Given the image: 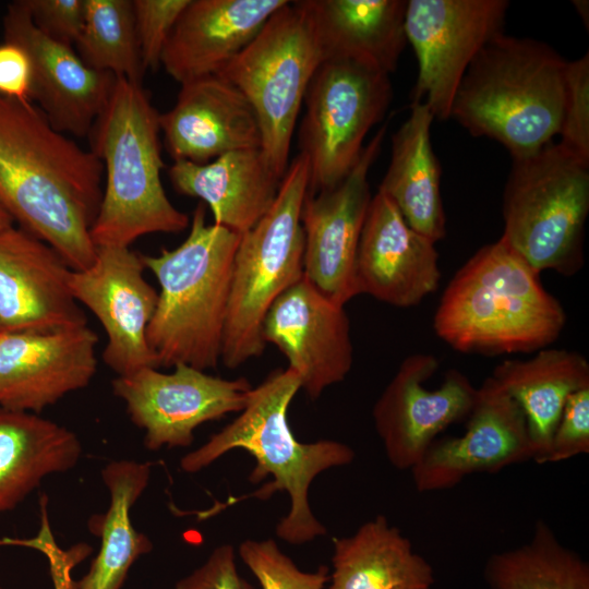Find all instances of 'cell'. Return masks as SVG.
<instances>
[{
  "label": "cell",
  "instance_id": "6da1fadb",
  "mask_svg": "<svg viewBox=\"0 0 589 589\" xmlns=\"http://www.w3.org/2000/svg\"><path fill=\"white\" fill-rule=\"evenodd\" d=\"M103 178L97 156L57 131L32 101L0 96V204L74 271L96 256L91 226Z\"/></svg>",
  "mask_w": 589,
  "mask_h": 589
},
{
  "label": "cell",
  "instance_id": "7a4b0ae2",
  "mask_svg": "<svg viewBox=\"0 0 589 589\" xmlns=\"http://www.w3.org/2000/svg\"><path fill=\"white\" fill-rule=\"evenodd\" d=\"M300 388V377L292 370H274L252 388L238 418L180 460L182 471L195 473L232 449L247 450L255 460L249 481L272 478L250 496L268 498L284 491L290 497L289 512L276 526L277 537L290 544H303L326 533L311 510L310 485L320 473L349 465L356 456L349 445L338 441L301 443L296 438L288 409Z\"/></svg>",
  "mask_w": 589,
  "mask_h": 589
},
{
  "label": "cell",
  "instance_id": "3957f363",
  "mask_svg": "<svg viewBox=\"0 0 589 589\" xmlns=\"http://www.w3.org/2000/svg\"><path fill=\"white\" fill-rule=\"evenodd\" d=\"M536 272L503 239L479 249L453 276L433 328L453 349L501 354L546 348L566 314Z\"/></svg>",
  "mask_w": 589,
  "mask_h": 589
},
{
  "label": "cell",
  "instance_id": "277c9868",
  "mask_svg": "<svg viewBox=\"0 0 589 589\" xmlns=\"http://www.w3.org/2000/svg\"><path fill=\"white\" fill-rule=\"evenodd\" d=\"M566 62L543 41L502 32L468 67L449 118L500 142L513 159L531 156L558 134Z\"/></svg>",
  "mask_w": 589,
  "mask_h": 589
},
{
  "label": "cell",
  "instance_id": "5b68a950",
  "mask_svg": "<svg viewBox=\"0 0 589 589\" xmlns=\"http://www.w3.org/2000/svg\"><path fill=\"white\" fill-rule=\"evenodd\" d=\"M240 237L208 225L206 206L200 203L179 247L142 255L160 288L146 332L159 368L187 364L205 371L218 365Z\"/></svg>",
  "mask_w": 589,
  "mask_h": 589
},
{
  "label": "cell",
  "instance_id": "8992f818",
  "mask_svg": "<svg viewBox=\"0 0 589 589\" xmlns=\"http://www.w3.org/2000/svg\"><path fill=\"white\" fill-rule=\"evenodd\" d=\"M159 113L141 83L117 77L89 134L105 185L91 238L97 247H130L142 236L178 233L189 216L169 201L160 172Z\"/></svg>",
  "mask_w": 589,
  "mask_h": 589
},
{
  "label": "cell",
  "instance_id": "52a82bcc",
  "mask_svg": "<svg viewBox=\"0 0 589 589\" xmlns=\"http://www.w3.org/2000/svg\"><path fill=\"white\" fill-rule=\"evenodd\" d=\"M309 180L308 156L299 153L288 165L269 211L240 237L220 357L229 369L262 356L268 309L303 276L301 208Z\"/></svg>",
  "mask_w": 589,
  "mask_h": 589
},
{
  "label": "cell",
  "instance_id": "ba28073f",
  "mask_svg": "<svg viewBox=\"0 0 589 589\" xmlns=\"http://www.w3.org/2000/svg\"><path fill=\"white\" fill-rule=\"evenodd\" d=\"M588 213L589 163L553 142L513 159L501 239L536 272L569 277L581 269Z\"/></svg>",
  "mask_w": 589,
  "mask_h": 589
},
{
  "label": "cell",
  "instance_id": "9c48e42d",
  "mask_svg": "<svg viewBox=\"0 0 589 589\" xmlns=\"http://www.w3.org/2000/svg\"><path fill=\"white\" fill-rule=\"evenodd\" d=\"M323 62L305 0L288 1L254 39L217 74L252 106L261 130V149L283 179L296 122L308 86Z\"/></svg>",
  "mask_w": 589,
  "mask_h": 589
},
{
  "label": "cell",
  "instance_id": "30bf717a",
  "mask_svg": "<svg viewBox=\"0 0 589 589\" xmlns=\"http://www.w3.org/2000/svg\"><path fill=\"white\" fill-rule=\"evenodd\" d=\"M392 97L389 74L372 65L353 60L320 64L304 95L298 133L310 165L308 193L332 189L347 177Z\"/></svg>",
  "mask_w": 589,
  "mask_h": 589
},
{
  "label": "cell",
  "instance_id": "8fae6325",
  "mask_svg": "<svg viewBox=\"0 0 589 589\" xmlns=\"http://www.w3.org/2000/svg\"><path fill=\"white\" fill-rule=\"evenodd\" d=\"M507 0H409L405 34L418 76L411 104L424 103L447 120L458 86L474 57L503 32Z\"/></svg>",
  "mask_w": 589,
  "mask_h": 589
},
{
  "label": "cell",
  "instance_id": "7c38bea8",
  "mask_svg": "<svg viewBox=\"0 0 589 589\" xmlns=\"http://www.w3.org/2000/svg\"><path fill=\"white\" fill-rule=\"evenodd\" d=\"M163 373L145 368L112 381L131 421L144 430V446L188 447L201 424L241 412L252 390L245 377L226 380L187 364Z\"/></svg>",
  "mask_w": 589,
  "mask_h": 589
},
{
  "label": "cell",
  "instance_id": "4fadbf2b",
  "mask_svg": "<svg viewBox=\"0 0 589 589\" xmlns=\"http://www.w3.org/2000/svg\"><path fill=\"white\" fill-rule=\"evenodd\" d=\"M438 366L432 353L406 357L374 404L375 430L388 461L399 470H411L440 433L469 416L477 400L478 387L454 369L437 388H426Z\"/></svg>",
  "mask_w": 589,
  "mask_h": 589
},
{
  "label": "cell",
  "instance_id": "5bb4252c",
  "mask_svg": "<svg viewBox=\"0 0 589 589\" xmlns=\"http://www.w3.org/2000/svg\"><path fill=\"white\" fill-rule=\"evenodd\" d=\"M142 255L130 247H97L93 263L72 269L69 287L77 303L101 324L107 342L103 360L118 376L158 369L146 332L158 292L144 277Z\"/></svg>",
  "mask_w": 589,
  "mask_h": 589
},
{
  "label": "cell",
  "instance_id": "9a60e30c",
  "mask_svg": "<svg viewBox=\"0 0 589 589\" xmlns=\"http://www.w3.org/2000/svg\"><path fill=\"white\" fill-rule=\"evenodd\" d=\"M385 123L336 187L306 192L301 208L303 276L327 299L344 305L358 296L356 255L372 195L368 175L386 135Z\"/></svg>",
  "mask_w": 589,
  "mask_h": 589
},
{
  "label": "cell",
  "instance_id": "2e32d148",
  "mask_svg": "<svg viewBox=\"0 0 589 589\" xmlns=\"http://www.w3.org/2000/svg\"><path fill=\"white\" fill-rule=\"evenodd\" d=\"M467 418L464 434L435 440L410 470L418 492L448 490L471 474L533 459L521 408L491 376Z\"/></svg>",
  "mask_w": 589,
  "mask_h": 589
},
{
  "label": "cell",
  "instance_id": "e0dca14e",
  "mask_svg": "<svg viewBox=\"0 0 589 589\" xmlns=\"http://www.w3.org/2000/svg\"><path fill=\"white\" fill-rule=\"evenodd\" d=\"M265 342L286 357L311 399L345 380L353 349L344 305L324 297L304 276L285 290L263 322Z\"/></svg>",
  "mask_w": 589,
  "mask_h": 589
},
{
  "label": "cell",
  "instance_id": "ac0fdd59",
  "mask_svg": "<svg viewBox=\"0 0 589 589\" xmlns=\"http://www.w3.org/2000/svg\"><path fill=\"white\" fill-rule=\"evenodd\" d=\"M97 342L87 324L0 332V407L39 413L86 387L97 369Z\"/></svg>",
  "mask_w": 589,
  "mask_h": 589
},
{
  "label": "cell",
  "instance_id": "d6986e66",
  "mask_svg": "<svg viewBox=\"0 0 589 589\" xmlns=\"http://www.w3.org/2000/svg\"><path fill=\"white\" fill-rule=\"evenodd\" d=\"M2 25L4 41L21 46L29 57L32 99L49 123L63 134L88 136L117 76L89 68L73 46L41 33L22 0L8 5Z\"/></svg>",
  "mask_w": 589,
  "mask_h": 589
},
{
  "label": "cell",
  "instance_id": "ffe728a7",
  "mask_svg": "<svg viewBox=\"0 0 589 589\" xmlns=\"http://www.w3.org/2000/svg\"><path fill=\"white\" fill-rule=\"evenodd\" d=\"M71 271L56 250L23 228L0 231V332L87 324L69 287Z\"/></svg>",
  "mask_w": 589,
  "mask_h": 589
},
{
  "label": "cell",
  "instance_id": "44dd1931",
  "mask_svg": "<svg viewBox=\"0 0 589 589\" xmlns=\"http://www.w3.org/2000/svg\"><path fill=\"white\" fill-rule=\"evenodd\" d=\"M358 294L409 308L441 281L435 242L413 230L381 191L372 196L356 255Z\"/></svg>",
  "mask_w": 589,
  "mask_h": 589
},
{
  "label": "cell",
  "instance_id": "7402d4cb",
  "mask_svg": "<svg viewBox=\"0 0 589 589\" xmlns=\"http://www.w3.org/2000/svg\"><path fill=\"white\" fill-rule=\"evenodd\" d=\"M159 128L173 160L206 164L228 152L262 144L252 106L218 74L181 84L173 107L159 115Z\"/></svg>",
  "mask_w": 589,
  "mask_h": 589
},
{
  "label": "cell",
  "instance_id": "603a6c76",
  "mask_svg": "<svg viewBox=\"0 0 589 589\" xmlns=\"http://www.w3.org/2000/svg\"><path fill=\"white\" fill-rule=\"evenodd\" d=\"M287 0H190L164 48L160 65L178 83L217 74Z\"/></svg>",
  "mask_w": 589,
  "mask_h": 589
},
{
  "label": "cell",
  "instance_id": "cb8c5ba5",
  "mask_svg": "<svg viewBox=\"0 0 589 589\" xmlns=\"http://www.w3.org/2000/svg\"><path fill=\"white\" fill-rule=\"evenodd\" d=\"M168 176L178 193L211 209L214 224L240 235L269 211L281 182L261 148L228 152L206 164L175 160Z\"/></svg>",
  "mask_w": 589,
  "mask_h": 589
},
{
  "label": "cell",
  "instance_id": "d4e9b609",
  "mask_svg": "<svg viewBox=\"0 0 589 589\" xmlns=\"http://www.w3.org/2000/svg\"><path fill=\"white\" fill-rule=\"evenodd\" d=\"M322 60H353L387 74L407 45L406 0H305Z\"/></svg>",
  "mask_w": 589,
  "mask_h": 589
},
{
  "label": "cell",
  "instance_id": "484cf974",
  "mask_svg": "<svg viewBox=\"0 0 589 589\" xmlns=\"http://www.w3.org/2000/svg\"><path fill=\"white\" fill-rule=\"evenodd\" d=\"M410 108L409 117L392 136L390 160L378 191L413 230L436 243L446 235V218L441 167L431 143L434 117L424 103Z\"/></svg>",
  "mask_w": 589,
  "mask_h": 589
},
{
  "label": "cell",
  "instance_id": "4316f807",
  "mask_svg": "<svg viewBox=\"0 0 589 589\" xmlns=\"http://www.w3.org/2000/svg\"><path fill=\"white\" fill-rule=\"evenodd\" d=\"M491 377L521 408L533 450L544 464L567 398L589 387V362L577 351L543 348L526 360L508 359Z\"/></svg>",
  "mask_w": 589,
  "mask_h": 589
},
{
  "label": "cell",
  "instance_id": "83f0119b",
  "mask_svg": "<svg viewBox=\"0 0 589 589\" xmlns=\"http://www.w3.org/2000/svg\"><path fill=\"white\" fill-rule=\"evenodd\" d=\"M328 589H433L431 564L383 515L334 539Z\"/></svg>",
  "mask_w": 589,
  "mask_h": 589
},
{
  "label": "cell",
  "instance_id": "f1b7e54d",
  "mask_svg": "<svg viewBox=\"0 0 589 589\" xmlns=\"http://www.w3.org/2000/svg\"><path fill=\"white\" fill-rule=\"evenodd\" d=\"M81 454L79 437L65 426L0 407V513L14 508L45 477L74 468Z\"/></svg>",
  "mask_w": 589,
  "mask_h": 589
},
{
  "label": "cell",
  "instance_id": "f546056e",
  "mask_svg": "<svg viewBox=\"0 0 589 589\" xmlns=\"http://www.w3.org/2000/svg\"><path fill=\"white\" fill-rule=\"evenodd\" d=\"M151 468V462L135 460H115L103 468L109 507L88 521L91 532L100 538V548L75 589H121L132 564L152 551L151 540L133 527L130 514L148 485Z\"/></svg>",
  "mask_w": 589,
  "mask_h": 589
},
{
  "label": "cell",
  "instance_id": "4dcf8cb0",
  "mask_svg": "<svg viewBox=\"0 0 589 589\" xmlns=\"http://www.w3.org/2000/svg\"><path fill=\"white\" fill-rule=\"evenodd\" d=\"M483 576L489 589H589V565L542 519L521 545L492 554Z\"/></svg>",
  "mask_w": 589,
  "mask_h": 589
},
{
  "label": "cell",
  "instance_id": "1f68e13d",
  "mask_svg": "<svg viewBox=\"0 0 589 589\" xmlns=\"http://www.w3.org/2000/svg\"><path fill=\"white\" fill-rule=\"evenodd\" d=\"M74 46L89 68L142 84L145 70L131 0H85L84 23Z\"/></svg>",
  "mask_w": 589,
  "mask_h": 589
},
{
  "label": "cell",
  "instance_id": "d6a6232c",
  "mask_svg": "<svg viewBox=\"0 0 589 589\" xmlns=\"http://www.w3.org/2000/svg\"><path fill=\"white\" fill-rule=\"evenodd\" d=\"M238 553L262 589H323L329 580L327 566L302 572L273 539L245 540Z\"/></svg>",
  "mask_w": 589,
  "mask_h": 589
},
{
  "label": "cell",
  "instance_id": "836d02e7",
  "mask_svg": "<svg viewBox=\"0 0 589 589\" xmlns=\"http://www.w3.org/2000/svg\"><path fill=\"white\" fill-rule=\"evenodd\" d=\"M558 142L589 163V55L567 61Z\"/></svg>",
  "mask_w": 589,
  "mask_h": 589
},
{
  "label": "cell",
  "instance_id": "e575fe53",
  "mask_svg": "<svg viewBox=\"0 0 589 589\" xmlns=\"http://www.w3.org/2000/svg\"><path fill=\"white\" fill-rule=\"evenodd\" d=\"M190 0H133V15L144 70L160 65L167 40Z\"/></svg>",
  "mask_w": 589,
  "mask_h": 589
},
{
  "label": "cell",
  "instance_id": "d590c367",
  "mask_svg": "<svg viewBox=\"0 0 589 589\" xmlns=\"http://www.w3.org/2000/svg\"><path fill=\"white\" fill-rule=\"evenodd\" d=\"M588 453L589 387L567 398L544 462H561Z\"/></svg>",
  "mask_w": 589,
  "mask_h": 589
},
{
  "label": "cell",
  "instance_id": "8d00e7d4",
  "mask_svg": "<svg viewBox=\"0 0 589 589\" xmlns=\"http://www.w3.org/2000/svg\"><path fill=\"white\" fill-rule=\"evenodd\" d=\"M22 3L41 33L74 47L84 23L85 0H22Z\"/></svg>",
  "mask_w": 589,
  "mask_h": 589
},
{
  "label": "cell",
  "instance_id": "74e56055",
  "mask_svg": "<svg viewBox=\"0 0 589 589\" xmlns=\"http://www.w3.org/2000/svg\"><path fill=\"white\" fill-rule=\"evenodd\" d=\"M173 589H253V587L238 572L235 549L230 544H221L213 550L200 567L180 579Z\"/></svg>",
  "mask_w": 589,
  "mask_h": 589
},
{
  "label": "cell",
  "instance_id": "f35d334b",
  "mask_svg": "<svg viewBox=\"0 0 589 589\" xmlns=\"http://www.w3.org/2000/svg\"><path fill=\"white\" fill-rule=\"evenodd\" d=\"M33 70L26 51L10 41L0 44V96L32 101Z\"/></svg>",
  "mask_w": 589,
  "mask_h": 589
},
{
  "label": "cell",
  "instance_id": "ab89813d",
  "mask_svg": "<svg viewBox=\"0 0 589 589\" xmlns=\"http://www.w3.org/2000/svg\"><path fill=\"white\" fill-rule=\"evenodd\" d=\"M573 5L576 10V12L579 14L581 21L584 24H586V28L588 29L589 24V2L587 0H575L573 1Z\"/></svg>",
  "mask_w": 589,
  "mask_h": 589
},
{
  "label": "cell",
  "instance_id": "60d3db41",
  "mask_svg": "<svg viewBox=\"0 0 589 589\" xmlns=\"http://www.w3.org/2000/svg\"><path fill=\"white\" fill-rule=\"evenodd\" d=\"M13 219L0 204V231L13 226Z\"/></svg>",
  "mask_w": 589,
  "mask_h": 589
},
{
  "label": "cell",
  "instance_id": "b9f144b4",
  "mask_svg": "<svg viewBox=\"0 0 589 589\" xmlns=\"http://www.w3.org/2000/svg\"><path fill=\"white\" fill-rule=\"evenodd\" d=\"M0 589H3V588L0 586Z\"/></svg>",
  "mask_w": 589,
  "mask_h": 589
}]
</instances>
